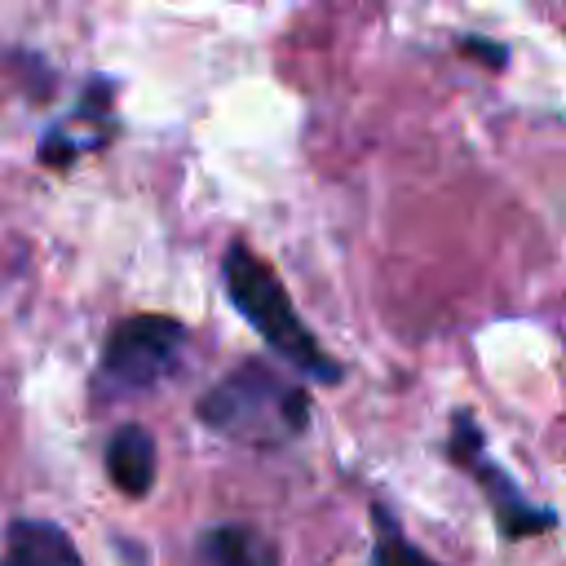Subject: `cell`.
Listing matches in <instances>:
<instances>
[{"instance_id":"obj_1","label":"cell","mask_w":566,"mask_h":566,"mask_svg":"<svg viewBox=\"0 0 566 566\" xmlns=\"http://www.w3.org/2000/svg\"><path fill=\"white\" fill-rule=\"evenodd\" d=\"M195 416L239 447L279 451L310 429V389L283 376L279 363L252 354L199 394Z\"/></svg>"},{"instance_id":"obj_2","label":"cell","mask_w":566,"mask_h":566,"mask_svg":"<svg viewBox=\"0 0 566 566\" xmlns=\"http://www.w3.org/2000/svg\"><path fill=\"white\" fill-rule=\"evenodd\" d=\"M221 287H226L230 305L239 310V318L265 340V349L279 363H287L292 371H301L305 380H318V385L345 380V367L305 327V318L292 305L283 279L248 243H230L226 248V256H221Z\"/></svg>"},{"instance_id":"obj_3","label":"cell","mask_w":566,"mask_h":566,"mask_svg":"<svg viewBox=\"0 0 566 566\" xmlns=\"http://www.w3.org/2000/svg\"><path fill=\"white\" fill-rule=\"evenodd\" d=\"M186 349V323L172 314H124L97 354L93 371V398L97 402H124L142 398L155 385H164L181 367Z\"/></svg>"},{"instance_id":"obj_4","label":"cell","mask_w":566,"mask_h":566,"mask_svg":"<svg viewBox=\"0 0 566 566\" xmlns=\"http://www.w3.org/2000/svg\"><path fill=\"white\" fill-rule=\"evenodd\" d=\"M447 455H451L455 469H464L482 486V495L491 504V517H495V526H500L504 539H531V535H539V531H548L557 522L553 509L531 504L526 491L495 464V455L486 451V438H482V429H478V420L469 411H455L451 416Z\"/></svg>"},{"instance_id":"obj_5","label":"cell","mask_w":566,"mask_h":566,"mask_svg":"<svg viewBox=\"0 0 566 566\" xmlns=\"http://www.w3.org/2000/svg\"><path fill=\"white\" fill-rule=\"evenodd\" d=\"M0 566H84L66 526L49 517H13L4 526Z\"/></svg>"},{"instance_id":"obj_6","label":"cell","mask_w":566,"mask_h":566,"mask_svg":"<svg viewBox=\"0 0 566 566\" xmlns=\"http://www.w3.org/2000/svg\"><path fill=\"white\" fill-rule=\"evenodd\" d=\"M106 478L115 482V491H124L128 500H142L150 495L155 486V473H159V447H155V433L146 424H119L111 438H106Z\"/></svg>"},{"instance_id":"obj_7","label":"cell","mask_w":566,"mask_h":566,"mask_svg":"<svg viewBox=\"0 0 566 566\" xmlns=\"http://www.w3.org/2000/svg\"><path fill=\"white\" fill-rule=\"evenodd\" d=\"M199 566H279V544L252 522H217L195 539Z\"/></svg>"},{"instance_id":"obj_8","label":"cell","mask_w":566,"mask_h":566,"mask_svg":"<svg viewBox=\"0 0 566 566\" xmlns=\"http://www.w3.org/2000/svg\"><path fill=\"white\" fill-rule=\"evenodd\" d=\"M367 566H442V562H433L420 544H411L385 504H371V557H367Z\"/></svg>"},{"instance_id":"obj_9","label":"cell","mask_w":566,"mask_h":566,"mask_svg":"<svg viewBox=\"0 0 566 566\" xmlns=\"http://www.w3.org/2000/svg\"><path fill=\"white\" fill-rule=\"evenodd\" d=\"M464 49H469L473 57L491 62V66H504V49H500V44H486V40H464Z\"/></svg>"}]
</instances>
